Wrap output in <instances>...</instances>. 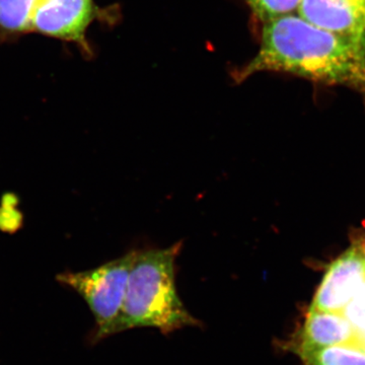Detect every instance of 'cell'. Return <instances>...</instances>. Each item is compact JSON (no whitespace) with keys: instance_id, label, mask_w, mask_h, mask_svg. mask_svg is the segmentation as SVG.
Returning a JSON list of instances; mask_svg holds the SVG:
<instances>
[{"instance_id":"obj_15","label":"cell","mask_w":365,"mask_h":365,"mask_svg":"<svg viewBox=\"0 0 365 365\" xmlns=\"http://www.w3.org/2000/svg\"><path fill=\"white\" fill-rule=\"evenodd\" d=\"M362 247H364V254H365V244H362Z\"/></svg>"},{"instance_id":"obj_1","label":"cell","mask_w":365,"mask_h":365,"mask_svg":"<svg viewBox=\"0 0 365 365\" xmlns=\"http://www.w3.org/2000/svg\"><path fill=\"white\" fill-rule=\"evenodd\" d=\"M265 71L345 86L365 98L364 48L295 14L266 21L260 51L237 73V81Z\"/></svg>"},{"instance_id":"obj_12","label":"cell","mask_w":365,"mask_h":365,"mask_svg":"<svg viewBox=\"0 0 365 365\" xmlns=\"http://www.w3.org/2000/svg\"><path fill=\"white\" fill-rule=\"evenodd\" d=\"M23 217L16 206L2 205L0 208V230L4 232H16L21 227Z\"/></svg>"},{"instance_id":"obj_9","label":"cell","mask_w":365,"mask_h":365,"mask_svg":"<svg viewBox=\"0 0 365 365\" xmlns=\"http://www.w3.org/2000/svg\"><path fill=\"white\" fill-rule=\"evenodd\" d=\"M306 365H365V350L359 343L294 351Z\"/></svg>"},{"instance_id":"obj_8","label":"cell","mask_w":365,"mask_h":365,"mask_svg":"<svg viewBox=\"0 0 365 365\" xmlns=\"http://www.w3.org/2000/svg\"><path fill=\"white\" fill-rule=\"evenodd\" d=\"M37 0H0V43L13 42L31 34Z\"/></svg>"},{"instance_id":"obj_3","label":"cell","mask_w":365,"mask_h":365,"mask_svg":"<svg viewBox=\"0 0 365 365\" xmlns=\"http://www.w3.org/2000/svg\"><path fill=\"white\" fill-rule=\"evenodd\" d=\"M135 255L131 252L91 270L57 275L61 284L76 290L86 300L97 324V341L114 335Z\"/></svg>"},{"instance_id":"obj_10","label":"cell","mask_w":365,"mask_h":365,"mask_svg":"<svg viewBox=\"0 0 365 365\" xmlns=\"http://www.w3.org/2000/svg\"><path fill=\"white\" fill-rule=\"evenodd\" d=\"M302 0H247L253 13L264 23L294 13Z\"/></svg>"},{"instance_id":"obj_2","label":"cell","mask_w":365,"mask_h":365,"mask_svg":"<svg viewBox=\"0 0 365 365\" xmlns=\"http://www.w3.org/2000/svg\"><path fill=\"white\" fill-rule=\"evenodd\" d=\"M181 247L176 244L167 249L136 252L114 334L134 328H155L169 334L200 326L177 292L175 262Z\"/></svg>"},{"instance_id":"obj_13","label":"cell","mask_w":365,"mask_h":365,"mask_svg":"<svg viewBox=\"0 0 365 365\" xmlns=\"http://www.w3.org/2000/svg\"><path fill=\"white\" fill-rule=\"evenodd\" d=\"M345 1L353 6L357 7V9H361L365 13V0H345Z\"/></svg>"},{"instance_id":"obj_14","label":"cell","mask_w":365,"mask_h":365,"mask_svg":"<svg viewBox=\"0 0 365 365\" xmlns=\"http://www.w3.org/2000/svg\"><path fill=\"white\" fill-rule=\"evenodd\" d=\"M362 345H364V350H365V338L364 339V342H362Z\"/></svg>"},{"instance_id":"obj_7","label":"cell","mask_w":365,"mask_h":365,"mask_svg":"<svg viewBox=\"0 0 365 365\" xmlns=\"http://www.w3.org/2000/svg\"><path fill=\"white\" fill-rule=\"evenodd\" d=\"M364 337L343 313L309 309L292 349H319L329 346L364 342Z\"/></svg>"},{"instance_id":"obj_4","label":"cell","mask_w":365,"mask_h":365,"mask_svg":"<svg viewBox=\"0 0 365 365\" xmlns=\"http://www.w3.org/2000/svg\"><path fill=\"white\" fill-rule=\"evenodd\" d=\"M104 16L93 0H37L31 34H39L81 48L91 55L86 32L93 21Z\"/></svg>"},{"instance_id":"obj_6","label":"cell","mask_w":365,"mask_h":365,"mask_svg":"<svg viewBox=\"0 0 365 365\" xmlns=\"http://www.w3.org/2000/svg\"><path fill=\"white\" fill-rule=\"evenodd\" d=\"M297 13L307 23L365 49V13L345 0H302Z\"/></svg>"},{"instance_id":"obj_11","label":"cell","mask_w":365,"mask_h":365,"mask_svg":"<svg viewBox=\"0 0 365 365\" xmlns=\"http://www.w3.org/2000/svg\"><path fill=\"white\" fill-rule=\"evenodd\" d=\"M343 314L349 319L357 333L365 338V287L346 307Z\"/></svg>"},{"instance_id":"obj_5","label":"cell","mask_w":365,"mask_h":365,"mask_svg":"<svg viewBox=\"0 0 365 365\" xmlns=\"http://www.w3.org/2000/svg\"><path fill=\"white\" fill-rule=\"evenodd\" d=\"M365 287V254L353 244L327 268L309 309L343 313Z\"/></svg>"}]
</instances>
